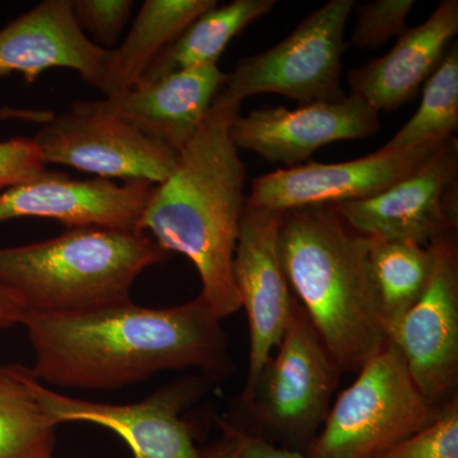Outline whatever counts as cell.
<instances>
[{
    "mask_svg": "<svg viewBox=\"0 0 458 458\" xmlns=\"http://www.w3.org/2000/svg\"><path fill=\"white\" fill-rule=\"evenodd\" d=\"M381 128L379 113L360 96L238 114L229 128L237 149L251 150L285 168L303 165L319 148L344 140H369Z\"/></svg>",
    "mask_w": 458,
    "mask_h": 458,
    "instance_id": "5bb4252c",
    "label": "cell"
},
{
    "mask_svg": "<svg viewBox=\"0 0 458 458\" xmlns=\"http://www.w3.org/2000/svg\"><path fill=\"white\" fill-rule=\"evenodd\" d=\"M354 7V0H330L276 47L238 60L214 102L242 105L261 93H276L300 105L345 98L340 86L344 35Z\"/></svg>",
    "mask_w": 458,
    "mask_h": 458,
    "instance_id": "52a82bcc",
    "label": "cell"
},
{
    "mask_svg": "<svg viewBox=\"0 0 458 458\" xmlns=\"http://www.w3.org/2000/svg\"><path fill=\"white\" fill-rule=\"evenodd\" d=\"M55 114L49 110H38V108L27 107H0V123L4 122H26L44 125L53 119Z\"/></svg>",
    "mask_w": 458,
    "mask_h": 458,
    "instance_id": "f546056e",
    "label": "cell"
},
{
    "mask_svg": "<svg viewBox=\"0 0 458 458\" xmlns=\"http://www.w3.org/2000/svg\"><path fill=\"white\" fill-rule=\"evenodd\" d=\"M377 458H458V401H448L432 424Z\"/></svg>",
    "mask_w": 458,
    "mask_h": 458,
    "instance_id": "cb8c5ba5",
    "label": "cell"
},
{
    "mask_svg": "<svg viewBox=\"0 0 458 458\" xmlns=\"http://www.w3.org/2000/svg\"><path fill=\"white\" fill-rule=\"evenodd\" d=\"M216 0H147L120 47L111 50L99 92L113 98L140 82L159 54L174 44Z\"/></svg>",
    "mask_w": 458,
    "mask_h": 458,
    "instance_id": "d6986e66",
    "label": "cell"
},
{
    "mask_svg": "<svg viewBox=\"0 0 458 458\" xmlns=\"http://www.w3.org/2000/svg\"><path fill=\"white\" fill-rule=\"evenodd\" d=\"M369 238L334 205L282 213L279 256L292 292L343 372L387 345L369 269Z\"/></svg>",
    "mask_w": 458,
    "mask_h": 458,
    "instance_id": "3957f363",
    "label": "cell"
},
{
    "mask_svg": "<svg viewBox=\"0 0 458 458\" xmlns=\"http://www.w3.org/2000/svg\"><path fill=\"white\" fill-rule=\"evenodd\" d=\"M441 143L381 149L342 164H307L280 168L251 182L246 205L284 213L312 205H335L381 194L426 164Z\"/></svg>",
    "mask_w": 458,
    "mask_h": 458,
    "instance_id": "4fadbf2b",
    "label": "cell"
},
{
    "mask_svg": "<svg viewBox=\"0 0 458 458\" xmlns=\"http://www.w3.org/2000/svg\"><path fill=\"white\" fill-rule=\"evenodd\" d=\"M156 185L104 179H72L47 171L38 179L0 191V223L18 218L51 219L66 228L99 227L140 231Z\"/></svg>",
    "mask_w": 458,
    "mask_h": 458,
    "instance_id": "9a60e30c",
    "label": "cell"
},
{
    "mask_svg": "<svg viewBox=\"0 0 458 458\" xmlns=\"http://www.w3.org/2000/svg\"><path fill=\"white\" fill-rule=\"evenodd\" d=\"M132 0H72L78 27L104 49L113 50L128 25Z\"/></svg>",
    "mask_w": 458,
    "mask_h": 458,
    "instance_id": "484cf974",
    "label": "cell"
},
{
    "mask_svg": "<svg viewBox=\"0 0 458 458\" xmlns=\"http://www.w3.org/2000/svg\"><path fill=\"white\" fill-rule=\"evenodd\" d=\"M458 129V44L452 42L447 53L428 78L417 113L385 144L384 149H403L445 141Z\"/></svg>",
    "mask_w": 458,
    "mask_h": 458,
    "instance_id": "603a6c76",
    "label": "cell"
},
{
    "mask_svg": "<svg viewBox=\"0 0 458 458\" xmlns=\"http://www.w3.org/2000/svg\"><path fill=\"white\" fill-rule=\"evenodd\" d=\"M414 0H376L357 9V23L351 44L364 50H377L405 32L406 20Z\"/></svg>",
    "mask_w": 458,
    "mask_h": 458,
    "instance_id": "d4e9b609",
    "label": "cell"
},
{
    "mask_svg": "<svg viewBox=\"0 0 458 458\" xmlns=\"http://www.w3.org/2000/svg\"><path fill=\"white\" fill-rule=\"evenodd\" d=\"M33 373L0 366V458H54L56 428L32 390Z\"/></svg>",
    "mask_w": 458,
    "mask_h": 458,
    "instance_id": "7402d4cb",
    "label": "cell"
},
{
    "mask_svg": "<svg viewBox=\"0 0 458 458\" xmlns=\"http://www.w3.org/2000/svg\"><path fill=\"white\" fill-rule=\"evenodd\" d=\"M210 382L204 376L183 377L131 403L66 396L41 384L35 376L32 390L57 426L87 423L105 428L128 445L132 458H204L182 414Z\"/></svg>",
    "mask_w": 458,
    "mask_h": 458,
    "instance_id": "9c48e42d",
    "label": "cell"
},
{
    "mask_svg": "<svg viewBox=\"0 0 458 458\" xmlns=\"http://www.w3.org/2000/svg\"><path fill=\"white\" fill-rule=\"evenodd\" d=\"M110 59L111 50L78 27L72 0H44L0 30V78L21 74L33 83L49 69H71L99 89Z\"/></svg>",
    "mask_w": 458,
    "mask_h": 458,
    "instance_id": "2e32d148",
    "label": "cell"
},
{
    "mask_svg": "<svg viewBox=\"0 0 458 458\" xmlns=\"http://www.w3.org/2000/svg\"><path fill=\"white\" fill-rule=\"evenodd\" d=\"M433 265L430 246L369 238V278L386 335L420 300Z\"/></svg>",
    "mask_w": 458,
    "mask_h": 458,
    "instance_id": "44dd1931",
    "label": "cell"
},
{
    "mask_svg": "<svg viewBox=\"0 0 458 458\" xmlns=\"http://www.w3.org/2000/svg\"><path fill=\"white\" fill-rule=\"evenodd\" d=\"M282 213L245 205L241 218L233 276L250 330L249 370L242 394L251 390L282 343L298 301L279 256Z\"/></svg>",
    "mask_w": 458,
    "mask_h": 458,
    "instance_id": "7c38bea8",
    "label": "cell"
},
{
    "mask_svg": "<svg viewBox=\"0 0 458 458\" xmlns=\"http://www.w3.org/2000/svg\"><path fill=\"white\" fill-rule=\"evenodd\" d=\"M457 33L458 2L443 0L426 22L401 33L387 54L349 72L352 95L377 113L399 110L417 98Z\"/></svg>",
    "mask_w": 458,
    "mask_h": 458,
    "instance_id": "ac0fdd59",
    "label": "cell"
},
{
    "mask_svg": "<svg viewBox=\"0 0 458 458\" xmlns=\"http://www.w3.org/2000/svg\"><path fill=\"white\" fill-rule=\"evenodd\" d=\"M276 5V0H234L222 7L216 5L159 54L140 82L185 69L218 65L231 41Z\"/></svg>",
    "mask_w": 458,
    "mask_h": 458,
    "instance_id": "ffe728a7",
    "label": "cell"
},
{
    "mask_svg": "<svg viewBox=\"0 0 458 458\" xmlns=\"http://www.w3.org/2000/svg\"><path fill=\"white\" fill-rule=\"evenodd\" d=\"M443 406L419 391L399 349L388 342L339 394L307 456L379 457L432 424Z\"/></svg>",
    "mask_w": 458,
    "mask_h": 458,
    "instance_id": "5b68a950",
    "label": "cell"
},
{
    "mask_svg": "<svg viewBox=\"0 0 458 458\" xmlns=\"http://www.w3.org/2000/svg\"><path fill=\"white\" fill-rule=\"evenodd\" d=\"M33 143L45 165H60L125 182H164L179 161V150L152 140L113 114L73 104L40 125Z\"/></svg>",
    "mask_w": 458,
    "mask_h": 458,
    "instance_id": "ba28073f",
    "label": "cell"
},
{
    "mask_svg": "<svg viewBox=\"0 0 458 458\" xmlns=\"http://www.w3.org/2000/svg\"><path fill=\"white\" fill-rule=\"evenodd\" d=\"M149 234L99 227L0 249V284L27 313L66 315L131 301L135 280L167 260Z\"/></svg>",
    "mask_w": 458,
    "mask_h": 458,
    "instance_id": "277c9868",
    "label": "cell"
},
{
    "mask_svg": "<svg viewBox=\"0 0 458 458\" xmlns=\"http://www.w3.org/2000/svg\"><path fill=\"white\" fill-rule=\"evenodd\" d=\"M26 309L16 295L0 284V330L22 325Z\"/></svg>",
    "mask_w": 458,
    "mask_h": 458,
    "instance_id": "f1b7e54d",
    "label": "cell"
},
{
    "mask_svg": "<svg viewBox=\"0 0 458 458\" xmlns=\"http://www.w3.org/2000/svg\"><path fill=\"white\" fill-rule=\"evenodd\" d=\"M344 222L372 240L429 246L457 233L458 140L443 141L417 171L376 197L334 205Z\"/></svg>",
    "mask_w": 458,
    "mask_h": 458,
    "instance_id": "30bf717a",
    "label": "cell"
},
{
    "mask_svg": "<svg viewBox=\"0 0 458 458\" xmlns=\"http://www.w3.org/2000/svg\"><path fill=\"white\" fill-rule=\"evenodd\" d=\"M47 171L31 138L0 141V191L38 179Z\"/></svg>",
    "mask_w": 458,
    "mask_h": 458,
    "instance_id": "83f0119b",
    "label": "cell"
},
{
    "mask_svg": "<svg viewBox=\"0 0 458 458\" xmlns=\"http://www.w3.org/2000/svg\"><path fill=\"white\" fill-rule=\"evenodd\" d=\"M218 438L203 450L204 458H312L300 452L279 448L242 424L228 418H216Z\"/></svg>",
    "mask_w": 458,
    "mask_h": 458,
    "instance_id": "4316f807",
    "label": "cell"
},
{
    "mask_svg": "<svg viewBox=\"0 0 458 458\" xmlns=\"http://www.w3.org/2000/svg\"><path fill=\"white\" fill-rule=\"evenodd\" d=\"M222 319L201 295L165 309L126 302L66 315L26 313L32 373L47 387L117 390L165 370L233 375Z\"/></svg>",
    "mask_w": 458,
    "mask_h": 458,
    "instance_id": "6da1fadb",
    "label": "cell"
},
{
    "mask_svg": "<svg viewBox=\"0 0 458 458\" xmlns=\"http://www.w3.org/2000/svg\"><path fill=\"white\" fill-rule=\"evenodd\" d=\"M227 75L218 65L185 69L140 82L113 98L75 104L119 117L147 137L180 152L209 114Z\"/></svg>",
    "mask_w": 458,
    "mask_h": 458,
    "instance_id": "e0dca14e",
    "label": "cell"
},
{
    "mask_svg": "<svg viewBox=\"0 0 458 458\" xmlns=\"http://www.w3.org/2000/svg\"><path fill=\"white\" fill-rule=\"evenodd\" d=\"M240 110L241 104L214 102L181 148L174 170L153 189L140 219V231L164 251L179 252L194 264L200 295L221 319L241 310L233 259L247 170L229 134Z\"/></svg>",
    "mask_w": 458,
    "mask_h": 458,
    "instance_id": "7a4b0ae2",
    "label": "cell"
},
{
    "mask_svg": "<svg viewBox=\"0 0 458 458\" xmlns=\"http://www.w3.org/2000/svg\"><path fill=\"white\" fill-rule=\"evenodd\" d=\"M433 273L426 292L387 334L419 391L434 405L456 397L458 384V246L456 234L429 245Z\"/></svg>",
    "mask_w": 458,
    "mask_h": 458,
    "instance_id": "8fae6325",
    "label": "cell"
},
{
    "mask_svg": "<svg viewBox=\"0 0 458 458\" xmlns=\"http://www.w3.org/2000/svg\"><path fill=\"white\" fill-rule=\"evenodd\" d=\"M342 375L298 302L282 343L251 390L241 394V410L262 438L310 445L327 420Z\"/></svg>",
    "mask_w": 458,
    "mask_h": 458,
    "instance_id": "8992f818",
    "label": "cell"
}]
</instances>
